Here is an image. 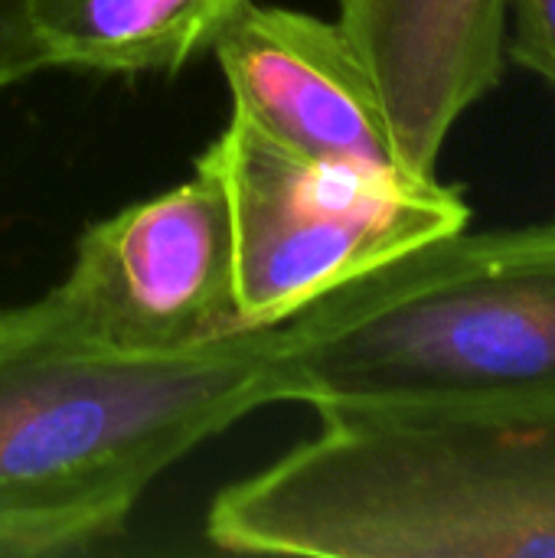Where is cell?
Here are the masks:
<instances>
[{
  "mask_svg": "<svg viewBox=\"0 0 555 558\" xmlns=\"http://www.w3.org/2000/svg\"><path fill=\"white\" fill-rule=\"evenodd\" d=\"M321 432L219 490L226 553L555 558V415L317 405Z\"/></svg>",
  "mask_w": 555,
  "mask_h": 558,
  "instance_id": "7a4b0ae2",
  "label": "cell"
},
{
  "mask_svg": "<svg viewBox=\"0 0 555 558\" xmlns=\"http://www.w3.org/2000/svg\"><path fill=\"white\" fill-rule=\"evenodd\" d=\"M298 402L555 415V216L429 239L285 320Z\"/></svg>",
  "mask_w": 555,
  "mask_h": 558,
  "instance_id": "3957f363",
  "label": "cell"
},
{
  "mask_svg": "<svg viewBox=\"0 0 555 558\" xmlns=\"http://www.w3.org/2000/svg\"><path fill=\"white\" fill-rule=\"evenodd\" d=\"M245 0H36L49 65L141 75L177 72L209 49Z\"/></svg>",
  "mask_w": 555,
  "mask_h": 558,
  "instance_id": "ba28073f",
  "label": "cell"
},
{
  "mask_svg": "<svg viewBox=\"0 0 555 558\" xmlns=\"http://www.w3.org/2000/svg\"><path fill=\"white\" fill-rule=\"evenodd\" d=\"M33 7L36 0H0V92L49 69Z\"/></svg>",
  "mask_w": 555,
  "mask_h": 558,
  "instance_id": "30bf717a",
  "label": "cell"
},
{
  "mask_svg": "<svg viewBox=\"0 0 555 558\" xmlns=\"http://www.w3.org/2000/svg\"><path fill=\"white\" fill-rule=\"evenodd\" d=\"M209 49L232 111L285 150L370 177L419 180L399 163L376 88L337 20L245 0Z\"/></svg>",
  "mask_w": 555,
  "mask_h": 558,
  "instance_id": "8992f818",
  "label": "cell"
},
{
  "mask_svg": "<svg viewBox=\"0 0 555 558\" xmlns=\"http://www.w3.org/2000/svg\"><path fill=\"white\" fill-rule=\"evenodd\" d=\"M507 65L543 78L555 95V0H507Z\"/></svg>",
  "mask_w": 555,
  "mask_h": 558,
  "instance_id": "9c48e42d",
  "label": "cell"
},
{
  "mask_svg": "<svg viewBox=\"0 0 555 558\" xmlns=\"http://www.w3.org/2000/svg\"><path fill=\"white\" fill-rule=\"evenodd\" d=\"M337 26L363 62L399 163L438 177L455 124L507 72V0H337Z\"/></svg>",
  "mask_w": 555,
  "mask_h": 558,
  "instance_id": "52a82bcc",
  "label": "cell"
},
{
  "mask_svg": "<svg viewBox=\"0 0 555 558\" xmlns=\"http://www.w3.org/2000/svg\"><path fill=\"white\" fill-rule=\"evenodd\" d=\"M232 222L242 330L278 327L314 298L468 226L458 186L389 180L285 150L232 111L206 147Z\"/></svg>",
  "mask_w": 555,
  "mask_h": 558,
  "instance_id": "277c9868",
  "label": "cell"
},
{
  "mask_svg": "<svg viewBox=\"0 0 555 558\" xmlns=\"http://www.w3.org/2000/svg\"><path fill=\"white\" fill-rule=\"evenodd\" d=\"M52 291L95 340L124 353H183L242 333L213 157L203 150L190 180L88 226Z\"/></svg>",
  "mask_w": 555,
  "mask_h": 558,
  "instance_id": "5b68a950",
  "label": "cell"
},
{
  "mask_svg": "<svg viewBox=\"0 0 555 558\" xmlns=\"http://www.w3.org/2000/svg\"><path fill=\"white\" fill-rule=\"evenodd\" d=\"M275 402H298L285 324L124 353L56 291L0 307V558L121 536L164 471Z\"/></svg>",
  "mask_w": 555,
  "mask_h": 558,
  "instance_id": "6da1fadb",
  "label": "cell"
}]
</instances>
